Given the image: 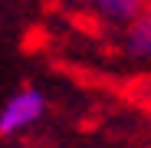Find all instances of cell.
Returning a JSON list of instances; mask_svg holds the SVG:
<instances>
[{
	"instance_id": "1",
	"label": "cell",
	"mask_w": 151,
	"mask_h": 148,
	"mask_svg": "<svg viewBox=\"0 0 151 148\" xmlns=\"http://www.w3.org/2000/svg\"><path fill=\"white\" fill-rule=\"evenodd\" d=\"M49 99L36 86H20L13 95H7V102L0 105V138H13L30 132L36 122L46 115Z\"/></svg>"
},
{
	"instance_id": "2",
	"label": "cell",
	"mask_w": 151,
	"mask_h": 148,
	"mask_svg": "<svg viewBox=\"0 0 151 148\" xmlns=\"http://www.w3.org/2000/svg\"><path fill=\"white\" fill-rule=\"evenodd\" d=\"M99 20L112 23V27H128L148 10V0H89Z\"/></svg>"
},
{
	"instance_id": "3",
	"label": "cell",
	"mask_w": 151,
	"mask_h": 148,
	"mask_svg": "<svg viewBox=\"0 0 151 148\" xmlns=\"http://www.w3.org/2000/svg\"><path fill=\"white\" fill-rule=\"evenodd\" d=\"M125 46H128L132 56L151 63V7L138 20H132L128 27H125Z\"/></svg>"
}]
</instances>
